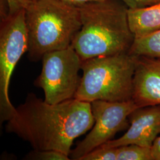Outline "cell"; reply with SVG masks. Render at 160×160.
I'll return each mask as SVG.
<instances>
[{
    "label": "cell",
    "instance_id": "3",
    "mask_svg": "<svg viewBox=\"0 0 160 160\" xmlns=\"http://www.w3.org/2000/svg\"><path fill=\"white\" fill-rule=\"evenodd\" d=\"M28 56L33 62L45 54L68 48L81 27L78 7L61 0H36L26 10Z\"/></svg>",
    "mask_w": 160,
    "mask_h": 160
},
{
    "label": "cell",
    "instance_id": "7",
    "mask_svg": "<svg viewBox=\"0 0 160 160\" xmlns=\"http://www.w3.org/2000/svg\"><path fill=\"white\" fill-rule=\"evenodd\" d=\"M139 107L133 100L92 102L91 109L94 124L85 138L71 150L69 155L71 159L81 160L92 150L113 139L118 132L128 129L129 115Z\"/></svg>",
    "mask_w": 160,
    "mask_h": 160
},
{
    "label": "cell",
    "instance_id": "9",
    "mask_svg": "<svg viewBox=\"0 0 160 160\" xmlns=\"http://www.w3.org/2000/svg\"><path fill=\"white\" fill-rule=\"evenodd\" d=\"M138 57L132 100L139 107L160 104V59Z\"/></svg>",
    "mask_w": 160,
    "mask_h": 160
},
{
    "label": "cell",
    "instance_id": "12",
    "mask_svg": "<svg viewBox=\"0 0 160 160\" xmlns=\"http://www.w3.org/2000/svg\"><path fill=\"white\" fill-rule=\"evenodd\" d=\"M117 160H153L151 148L129 144L116 148Z\"/></svg>",
    "mask_w": 160,
    "mask_h": 160
},
{
    "label": "cell",
    "instance_id": "5",
    "mask_svg": "<svg viewBox=\"0 0 160 160\" xmlns=\"http://www.w3.org/2000/svg\"><path fill=\"white\" fill-rule=\"evenodd\" d=\"M26 10L1 16L0 24V120L12 118L16 112L9 98V87L18 62L28 52L29 39Z\"/></svg>",
    "mask_w": 160,
    "mask_h": 160
},
{
    "label": "cell",
    "instance_id": "11",
    "mask_svg": "<svg viewBox=\"0 0 160 160\" xmlns=\"http://www.w3.org/2000/svg\"><path fill=\"white\" fill-rule=\"evenodd\" d=\"M128 53L136 57L160 59V29L135 38Z\"/></svg>",
    "mask_w": 160,
    "mask_h": 160
},
{
    "label": "cell",
    "instance_id": "6",
    "mask_svg": "<svg viewBox=\"0 0 160 160\" xmlns=\"http://www.w3.org/2000/svg\"><path fill=\"white\" fill-rule=\"evenodd\" d=\"M42 62V71L34 85L43 90L44 100L58 104L74 98L80 86L82 60L72 47L47 53Z\"/></svg>",
    "mask_w": 160,
    "mask_h": 160
},
{
    "label": "cell",
    "instance_id": "4",
    "mask_svg": "<svg viewBox=\"0 0 160 160\" xmlns=\"http://www.w3.org/2000/svg\"><path fill=\"white\" fill-rule=\"evenodd\" d=\"M138 58L126 52L82 61V76L75 99L89 103L132 100Z\"/></svg>",
    "mask_w": 160,
    "mask_h": 160
},
{
    "label": "cell",
    "instance_id": "19",
    "mask_svg": "<svg viewBox=\"0 0 160 160\" xmlns=\"http://www.w3.org/2000/svg\"><path fill=\"white\" fill-rule=\"evenodd\" d=\"M32 1H36V0H32Z\"/></svg>",
    "mask_w": 160,
    "mask_h": 160
},
{
    "label": "cell",
    "instance_id": "16",
    "mask_svg": "<svg viewBox=\"0 0 160 160\" xmlns=\"http://www.w3.org/2000/svg\"><path fill=\"white\" fill-rule=\"evenodd\" d=\"M129 9L147 7L160 2V0H120Z\"/></svg>",
    "mask_w": 160,
    "mask_h": 160
},
{
    "label": "cell",
    "instance_id": "17",
    "mask_svg": "<svg viewBox=\"0 0 160 160\" xmlns=\"http://www.w3.org/2000/svg\"><path fill=\"white\" fill-rule=\"evenodd\" d=\"M151 151L153 160H160V134L151 147Z\"/></svg>",
    "mask_w": 160,
    "mask_h": 160
},
{
    "label": "cell",
    "instance_id": "2",
    "mask_svg": "<svg viewBox=\"0 0 160 160\" xmlns=\"http://www.w3.org/2000/svg\"><path fill=\"white\" fill-rule=\"evenodd\" d=\"M78 8L81 27L71 46L82 61L129 52L135 36L129 27L125 4L105 0Z\"/></svg>",
    "mask_w": 160,
    "mask_h": 160
},
{
    "label": "cell",
    "instance_id": "14",
    "mask_svg": "<svg viewBox=\"0 0 160 160\" xmlns=\"http://www.w3.org/2000/svg\"><path fill=\"white\" fill-rule=\"evenodd\" d=\"M80 160H117L116 148L98 147L83 156Z\"/></svg>",
    "mask_w": 160,
    "mask_h": 160
},
{
    "label": "cell",
    "instance_id": "10",
    "mask_svg": "<svg viewBox=\"0 0 160 160\" xmlns=\"http://www.w3.org/2000/svg\"><path fill=\"white\" fill-rule=\"evenodd\" d=\"M128 15L129 27L135 38L160 29V2L142 8H128Z\"/></svg>",
    "mask_w": 160,
    "mask_h": 160
},
{
    "label": "cell",
    "instance_id": "18",
    "mask_svg": "<svg viewBox=\"0 0 160 160\" xmlns=\"http://www.w3.org/2000/svg\"><path fill=\"white\" fill-rule=\"evenodd\" d=\"M61 1H63L69 4L72 5V6L80 7V6L86 4H88V3L103 1L105 0H61Z\"/></svg>",
    "mask_w": 160,
    "mask_h": 160
},
{
    "label": "cell",
    "instance_id": "13",
    "mask_svg": "<svg viewBox=\"0 0 160 160\" xmlns=\"http://www.w3.org/2000/svg\"><path fill=\"white\" fill-rule=\"evenodd\" d=\"M25 159L32 160H69L68 155L54 150H35L26 155Z\"/></svg>",
    "mask_w": 160,
    "mask_h": 160
},
{
    "label": "cell",
    "instance_id": "1",
    "mask_svg": "<svg viewBox=\"0 0 160 160\" xmlns=\"http://www.w3.org/2000/svg\"><path fill=\"white\" fill-rule=\"evenodd\" d=\"M94 124L91 103L71 99L49 104L33 93L16 108L7 132L28 142L35 150H54L69 156L76 138Z\"/></svg>",
    "mask_w": 160,
    "mask_h": 160
},
{
    "label": "cell",
    "instance_id": "15",
    "mask_svg": "<svg viewBox=\"0 0 160 160\" xmlns=\"http://www.w3.org/2000/svg\"><path fill=\"white\" fill-rule=\"evenodd\" d=\"M8 14H13L21 10H27L32 6L34 1L32 0H6Z\"/></svg>",
    "mask_w": 160,
    "mask_h": 160
},
{
    "label": "cell",
    "instance_id": "8",
    "mask_svg": "<svg viewBox=\"0 0 160 160\" xmlns=\"http://www.w3.org/2000/svg\"><path fill=\"white\" fill-rule=\"evenodd\" d=\"M129 126L123 135L100 147L117 148L136 144L151 148L160 134V104L139 107L129 115Z\"/></svg>",
    "mask_w": 160,
    "mask_h": 160
}]
</instances>
